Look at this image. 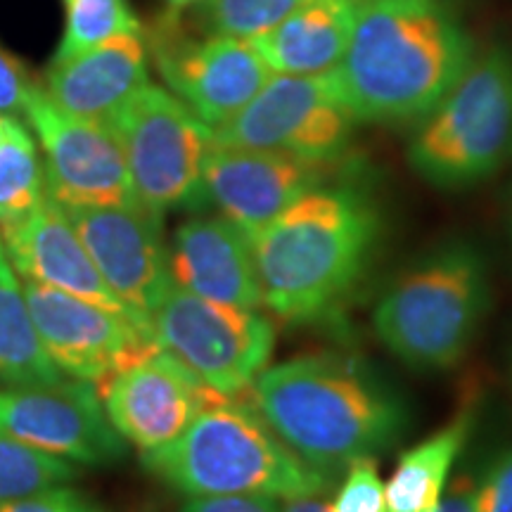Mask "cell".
Listing matches in <instances>:
<instances>
[{"mask_svg": "<svg viewBox=\"0 0 512 512\" xmlns=\"http://www.w3.org/2000/svg\"><path fill=\"white\" fill-rule=\"evenodd\" d=\"M475 491L477 484H472L470 477H458L437 512H475Z\"/></svg>", "mask_w": 512, "mask_h": 512, "instance_id": "obj_32", "label": "cell"}, {"mask_svg": "<svg viewBox=\"0 0 512 512\" xmlns=\"http://www.w3.org/2000/svg\"><path fill=\"white\" fill-rule=\"evenodd\" d=\"M475 53L444 0H356L354 31L335 72L358 124H418Z\"/></svg>", "mask_w": 512, "mask_h": 512, "instance_id": "obj_1", "label": "cell"}, {"mask_svg": "<svg viewBox=\"0 0 512 512\" xmlns=\"http://www.w3.org/2000/svg\"><path fill=\"white\" fill-rule=\"evenodd\" d=\"M143 465L188 498L268 496L292 501L325 494L330 477L304 463L254 406L221 399L181 437L143 453Z\"/></svg>", "mask_w": 512, "mask_h": 512, "instance_id": "obj_4", "label": "cell"}, {"mask_svg": "<svg viewBox=\"0 0 512 512\" xmlns=\"http://www.w3.org/2000/svg\"><path fill=\"white\" fill-rule=\"evenodd\" d=\"M510 228H512V219H510Z\"/></svg>", "mask_w": 512, "mask_h": 512, "instance_id": "obj_36", "label": "cell"}, {"mask_svg": "<svg viewBox=\"0 0 512 512\" xmlns=\"http://www.w3.org/2000/svg\"><path fill=\"white\" fill-rule=\"evenodd\" d=\"M171 280L211 302L264 309L252 238L223 216H195L178 226L169 247Z\"/></svg>", "mask_w": 512, "mask_h": 512, "instance_id": "obj_18", "label": "cell"}, {"mask_svg": "<svg viewBox=\"0 0 512 512\" xmlns=\"http://www.w3.org/2000/svg\"><path fill=\"white\" fill-rule=\"evenodd\" d=\"M147 83V43L143 34H128L55 60L43 91L62 112L107 124Z\"/></svg>", "mask_w": 512, "mask_h": 512, "instance_id": "obj_19", "label": "cell"}, {"mask_svg": "<svg viewBox=\"0 0 512 512\" xmlns=\"http://www.w3.org/2000/svg\"><path fill=\"white\" fill-rule=\"evenodd\" d=\"M36 86L38 83L31 81L24 64L0 46V114H8L10 117V114L19 110L24 112L29 93Z\"/></svg>", "mask_w": 512, "mask_h": 512, "instance_id": "obj_30", "label": "cell"}, {"mask_svg": "<svg viewBox=\"0 0 512 512\" xmlns=\"http://www.w3.org/2000/svg\"><path fill=\"white\" fill-rule=\"evenodd\" d=\"M0 512H107L93 496L69 484L50 486L34 494L0 503Z\"/></svg>", "mask_w": 512, "mask_h": 512, "instance_id": "obj_28", "label": "cell"}, {"mask_svg": "<svg viewBox=\"0 0 512 512\" xmlns=\"http://www.w3.org/2000/svg\"><path fill=\"white\" fill-rule=\"evenodd\" d=\"M328 512H387L384 484L375 458H361L349 465L335 501L328 503Z\"/></svg>", "mask_w": 512, "mask_h": 512, "instance_id": "obj_27", "label": "cell"}, {"mask_svg": "<svg viewBox=\"0 0 512 512\" xmlns=\"http://www.w3.org/2000/svg\"><path fill=\"white\" fill-rule=\"evenodd\" d=\"M0 430L74 465H112L126 453V441L107 420L98 387L83 380L0 387Z\"/></svg>", "mask_w": 512, "mask_h": 512, "instance_id": "obj_13", "label": "cell"}, {"mask_svg": "<svg viewBox=\"0 0 512 512\" xmlns=\"http://www.w3.org/2000/svg\"><path fill=\"white\" fill-rule=\"evenodd\" d=\"M328 169L280 152L211 143L204 162V202L254 238L306 192L323 185Z\"/></svg>", "mask_w": 512, "mask_h": 512, "instance_id": "obj_16", "label": "cell"}, {"mask_svg": "<svg viewBox=\"0 0 512 512\" xmlns=\"http://www.w3.org/2000/svg\"><path fill=\"white\" fill-rule=\"evenodd\" d=\"M181 512H280V505L268 496H200L190 498Z\"/></svg>", "mask_w": 512, "mask_h": 512, "instance_id": "obj_31", "label": "cell"}, {"mask_svg": "<svg viewBox=\"0 0 512 512\" xmlns=\"http://www.w3.org/2000/svg\"><path fill=\"white\" fill-rule=\"evenodd\" d=\"M510 382H512V358H510Z\"/></svg>", "mask_w": 512, "mask_h": 512, "instance_id": "obj_35", "label": "cell"}, {"mask_svg": "<svg viewBox=\"0 0 512 512\" xmlns=\"http://www.w3.org/2000/svg\"><path fill=\"white\" fill-rule=\"evenodd\" d=\"M22 287L43 349L62 375L100 384L159 349L121 313L34 280H22Z\"/></svg>", "mask_w": 512, "mask_h": 512, "instance_id": "obj_14", "label": "cell"}, {"mask_svg": "<svg viewBox=\"0 0 512 512\" xmlns=\"http://www.w3.org/2000/svg\"><path fill=\"white\" fill-rule=\"evenodd\" d=\"M79 477V465L31 448L8 432L0 430V503L72 484Z\"/></svg>", "mask_w": 512, "mask_h": 512, "instance_id": "obj_25", "label": "cell"}, {"mask_svg": "<svg viewBox=\"0 0 512 512\" xmlns=\"http://www.w3.org/2000/svg\"><path fill=\"white\" fill-rule=\"evenodd\" d=\"M150 53L166 88L211 131L233 119L273 76L254 41L207 31L195 38L174 15L150 34Z\"/></svg>", "mask_w": 512, "mask_h": 512, "instance_id": "obj_10", "label": "cell"}, {"mask_svg": "<svg viewBox=\"0 0 512 512\" xmlns=\"http://www.w3.org/2000/svg\"><path fill=\"white\" fill-rule=\"evenodd\" d=\"M309 0H202L197 5L207 34L259 41Z\"/></svg>", "mask_w": 512, "mask_h": 512, "instance_id": "obj_26", "label": "cell"}, {"mask_svg": "<svg viewBox=\"0 0 512 512\" xmlns=\"http://www.w3.org/2000/svg\"><path fill=\"white\" fill-rule=\"evenodd\" d=\"M67 27L55 60L79 55L117 36L143 34L128 0H64Z\"/></svg>", "mask_w": 512, "mask_h": 512, "instance_id": "obj_24", "label": "cell"}, {"mask_svg": "<svg viewBox=\"0 0 512 512\" xmlns=\"http://www.w3.org/2000/svg\"><path fill=\"white\" fill-rule=\"evenodd\" d=\"M489 304L484 256L467 242H451L425 256L382 294L373 328L408 368L439 373L467 356Z\"/></svg>", "mask_w": 512, "mask_h": 512, "instance_id": "obj_5", "label": "cell"}, {"mask_svg": "<svg viewBox=\"0 0 512 512\" xmlns=\"http://www.w3.org/2000/svg\"><path fill=\"white\" fill-rule=\"evenodd\" d=\"M46 150V190L64 207L140 204L112 126L62 112L41 86L24 105Z\"/></svg>", "mask_w": 512, "mask_h": 512, "instance_id": "obj_12", "label": "cell"}, {"mask_svg": "<svg viewBox=\"0 0 512 512\" xmlns=\"http://www.w3.org/2000/svg\"><path fill=\"white\" fill-rule=\"evenodd\" d=\"M124 150L138 202L164 216L204 204L214 131L169 88L147 83L107 121Z\"/></svg>", "mask_w": 512, "mask_h": 512, "instance_id": "obj_7", "label": "cell"}, {"mask_svg": "<svg viewBox=\"0 0 512 512\" xmlns=\"http://www.w3.org/2000/svg\"><path fill=\"white\" fill-rule=\"evenodd\" d=\"M10 264L24 280L55 287L83 302L121 313L136 325L126 306L114 297L102 275L95 268L91 254L64 214L62 204L53 195L43 197L41 204L17 226L0 233Z\"/></svg>", "mask_w": 512, "mask_h": 512, "instance_id": "obj_17", "label": "cell"}, {"mask_svg": "<svg viewBox=\"0 0 512 512\" xmlns=\"http://www.w3.org/2000/svg\"><path fill=\"white\" fill-rule=\"evenodd\" d=\"M157 347L200 377L214 394L240 401L275 349V325L261 309L202 299L176 283L150 318Z\"/></svg>", "mask_w": 512, "mask_h": 512, "instance_id": "obj_8", "label": "cell"}, {"mask_svg": "<svg viewBox=\"0 0 512 512\" xmlns=\"http://www.w3.org/2000/svg\"><path fill=\"white\" fill-rule=\"evenodd\" d=\"M380 211L363 190L318 185L252 238L264 309L290 325L342 311L380 242Z\"/></svg>", "mask_w": 512, "mask_h": 512, "instance_id": "obj_2", "label": "cell"}, {"mask_svg": "<svg viewBox=\"0 0 512 512\" xmlns=\"http://www.w3.org/2000/svg\"><path fill=\"white\" fill-rule=\"evenodd\" d=\"M268 427L320 472L375 458L406 427V406L347 356H297L266 368L249 392Z\"/></svg>", "mask_w": 512, "mask_h": 512, "instance_id": "obj_3", "label": "cell"}, {"mask_svg": "<svg viewBox=\"0 0 512 512\" xmlns=\"http://www.w3.org/2000/svg\"><path fill=\"white\" fill-rule=\"evenodd\" d=\"M475 512H512V446L505 448L477 484Z\"/></svg>", "mask_w": 512, "mask_h": 512, "instance_id": "obj_29", "label": "cell"}, {"mask_svg": "<svg viewBox=\"0 0 512 512\" xmlns=\"http://www.w3.org/2000/svg\"><path fill=\"white\" fill-rule=\"evenodd\" d=\"M60 380L64 375L43 349L24 287L0 242V382L10 387H41Z\"/></svg>", "mask_w": 512, "mask_h": 512, "instance_id": "obj_22", "label": "cell"}, {"mask_svg": "<svg viewBox=\"0 0 512 512\" xmlns=\"http://www.w3.org/2000/svg\"><path fill=\"white\" fill-rule=\"evenodd\" d=\"M46 197L36 143L15 117L0 114V233L24 221Z\"/></svg>", "mask_w": 512, "mask_h": 512, "instance_id": "obj_23", "label": "cell"}, {"mask_svg": "<svg viewBox=\"0 0 512 512\" xmlns=\"http://www.w3.org/2000/svg\"><path fill=\"white\" fill-rule=\"evenodd\" d=\"M200 3H202V0H166V15L181 17L185 10L197 8Z\"/></svg>", "mask_w": 512, "mask_h": 512, "instance_id": "obj_34", "label": "cell"}, {"mask_svg": "<svg viewBox=\"0 0 512 512\" xmlns=\"http://www.w3.org/2000/svg\"><path fill=\"white\" fill-rule=\"evenodd\" d=\"M475 425V401H465L458 413L418 446L408 448L384 486L387 512H437L448 475Z\"/></svg>", "mask_w": 512, "mask_h": 512, "instance_id": "obj_21", "label": "cell"}, {"mask_svg": "<svg viewBox=\"0 0 512 512\" xmlns=\"http://www.w3.org/2000/svg\"><path fill=\"white\" fill-rule=\"evenodd\" d=\"M98 394L114 430L140 453L171 444L204 408L223 399L162 349L107 377Z\"/></svg>", "mask_w": 512, "mask_h": 512, "instance_id": "obj_15", "label": "cell"}, {"mask_svg": "<svg viewBox=\"0 0 512 512\" xmlns=\"http://www.w3.org/2000/svg\"><path fill=\"white\" fill-rule=\"evenodd\" d=\"M83 247L91 254L114 297L126 306L145 335L150 318L169 287V247L164 245L162 216L143 204L128 207H64ZM155 339V337H152Z\"/></svg>", "mask_w": 512, "mask_h": 512, "instance_id": "obj_11", "label": "cell"}, {"mask_svg": "<svg viewBox=\"0 0 512 512\" xmlns=\"http://www.w3.org/2000/svg\"><path fill=\"white\" fill-rule=\"evenodd\" d=\"M354 15L356 0H309L254 43L273 74H325L347 53Z\"/></svg>", "mask_w": 512, "mask_h": 512, "instance_id": "obj_20", "label": "cell"}, {"mask_svg": "<svg viewBox=\"0 0 512 512\" xmlns=\"http://www.w3.org/2000/svg\"><path fill=\"white\" fill-rule=\"evenodd\" d=\"M512 159V48L477 50L434 110L418 121L408 162L422 181L458 190Z\"/></svg>", "mask_w": 512, "mask_h": 512, "instance_id": "obj_6", "label": "cell"}, {"mask_svg": "<svg viewBox=\"0 0 512 512\" xmlns=\"http://www.w3.org/2000/svg\"><path fill=\"white\" fill-rule=\"evenodd\" d=\"M318 496H302V498H292V501H285L280 512H328V503Z\"/></svg>", "mask_w": 512, "mask_h": 512, "instance_id": "obj_33", "label": "cell"}, {"mask_svg": "<svg viewBox=\"0 0 512 512\" xmlns=\"http://www.w3.org/2000/svg\"><path fill=\"white\" fill-rule=\"evenodd\" d=\"M356 126L335 69L273 74L233 119L214 128V145L280 152L330 169L347 157Z\"/></svg>", "mask_w": 512, "mask_h": 512, "instance_id": "obj_9", "label": "cell"}]
</instances>
